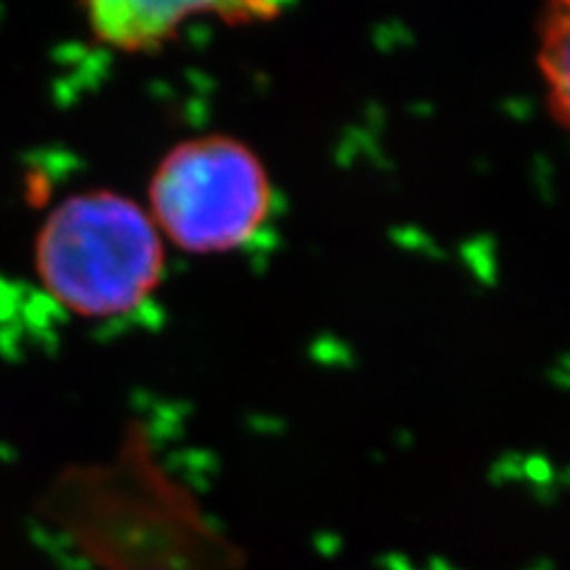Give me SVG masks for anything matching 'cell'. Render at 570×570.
<instances>
[{
	"instance_id": "obj_1",
	"label": "cell",
	"mask_w": 570,
	"mask_h": 570,
	"mask_svg": "<svg viewBox=\"0 0 570 570\" xmlns=\"http://www.w3.org/2000/svg\"><path fill=\"white\" fill-rule=\"evenodd\" d=\"M46 293L83 318L140 307L165 274V238L150 212L117 190H83L48 212L33 245Z\"/></svg>"
},
{
	"instance_id": "obj_2",
	"label": "cell",
	"mask_w": 570,
	"mask_h": 570,
	"mask_svg": "<svg viewBox=\"0 0 570 570\" xmlns=\"http://www.w3.org/2000/svg\"><path fill=\"white\" fill-rule=\"evenodd\" d=\"M272 178L247 142L207 134L159 159L148 212L165 240L193 255H222L253 240L272 214Z\"/></svg>"
},
{
	"instance_id": "obj_3",
	"label": "cell",
	"mask_w": 570,
	"mask_h": 570,
	"mask_svg": "<svg viewBox=\"0 0 570 570\" xmlns=\"http://www.w3.org/2000/svg\"><path fill=\"white\" fill-rule=\"evenodd\" d=\"M205 3H91L86 20L96 39L121 50H150L167 43Z\"/></svg>"
},
{
	"instance_id": "obj_4",
	"label": "cell",
	"mask_w": 570,
	"mask_h": 570,
	"mask_svg": "<svg viewBox=\"0 0 570 570\" xmlns=\"http://www.w3.org/2000/svg\"><path fill=\"white\" fill-rule=\"evenodd\" d=\"M538 65L551 112L570 129V0L549 6L540 17Z\"/></svg>"
}]
</instances>
